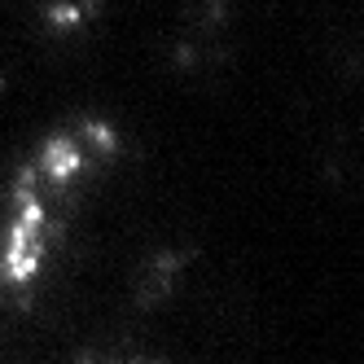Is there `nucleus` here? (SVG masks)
Returning a JSON list of instances; mask_svg holds the SVG:
<instances>
[{"label":"nucleus","mask_w":364,"mask_h":364,"mask_svg":"<svg viewBox=\"0 0 364 364\" xmlns=\"http://www.w3.org/2000/svg\"><path fill=\"white\" fill-rule=\"evenodd\" d=\"M88 154H84V145H80V136L75 132H53L40 149H36V159H31V180L40 189H66V185H75L84 171H88Z\"/></svg>","instance_id":"f03ea898"},{"label":"nucleus","mask_w":364,"mask_h":364,"mask_svg":"<svg viewBox=\"0 0 364 364\" xmlns=\"http://www.w3.org/2000/svg\"><path fill=\"white\" fill-rule=\"evenodd\" d=\"M44 259H48V202L44 189L31 180V171H22L9 198L5 237H0V285L5 290L36 285Z\"/></svg>","instance_id":"f257e3e1"}]
</instances>
